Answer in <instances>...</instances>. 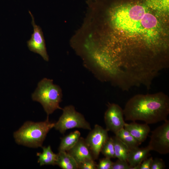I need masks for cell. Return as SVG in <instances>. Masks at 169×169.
<instances>
[{"label": "cell", "instance_id": "6da1fadb", "mask_svg": "<svg viewBox=\"0 0 169 169\" xmlns=\"http://www.w3.org/2000/svg\"><path fill=\"white\" fill-rule=\"evenodd\" d=\"M167 0H100L95 18L99 44L119 63L138 65L169 55Z\"/></svg>", "mask_w": 169, "mask_h": 169}, {"label": "cell", "instance_id": "7a4b0ae2", "mask_svg": "<svg viewBox=\"0 0 169 169\" xmlns=\"http://www.w3.org/2000/svg\"><path fill=\"white\" fill-rule=\"evenodd\" d=\"M123 110L127 120L147 124L165 121L169 114V98L162 92L136 94L128 101Z\"/></svg>", "mask_w": 169, "mask_h": 169}, {"label": "cell", "instance_id": "3957f363", "mask_svg": "<svg viewBox=\"0 0 169 169\" xmlns=\"http://www.w3.org/2000/svg\"><path fill=\"white\" fill-rule=\"evenodd\" d=\"M54 124L49 121V116L44 121H27L14 133L15 141L18 144L28 147H42L47 133L54 127Z\"/></svg>", "mask_w": 169, "mask_h": 169}, {"label": "cell", "instance_id": "277c9868", "mask_svg": "<svg viewBox=\"0 0 169 169\" xmlns=\"http://www.w3.org/2000/svg\"><path fill=\"white\" fill-rule=\"evenodd\" d=\"M62 97L60 87L54 84L52 79L46 78L38 83L37 88L32 95L33 100L41 104L48 116L56 110H62L59 106Z\"/></svg>", "mask_w": 169, "mask_h": 169}, {"label": "cell", "instance_id": "5b68a950", "mask_svg": "<svg viewBox=\"0 0 169 169\" xmlns=\"http://www.w3.org/2000/svg\"><path fill=\"white\" fill-rule=\"evenodd\" d=\"M62 110V115L54 126L60 133L64 134L67 130L74 128L91 130L90 124L81 114L76 110L73 106H66Z\"/></svg>", "mask_w": 169, "mask_h": 169}, {"label": "cell", "instance_id": "8992f818", "mask_svg": "<svg viewBox=\"0 0 169 169\" xmlns=\"http://www.w3.org/2000/svg\"><path fill=\"white\" fill-rule=\"evenodd\" d=\"M164 121L152 131L148 146L151 151L161 154L169 153V120Z\"/></svg>", "mask_w": 169, "mask_h": 169}, {"label": "cell", "instance_id": "52a82bcc", "mask_svg": "<svg viewBox=\"0 0 169 169\" xmlns=\"http://www.w3.org/2000/svg\"><path fill=\"white\" fill-rule=\"evenodd\" d=\"M108 131L106 129L96 124L85 139L94 160L98 158L103 146L109 138Z\"/></svg>", "mask_w": 169, "mask_h": 169}, {"label": "cell", "instance_id": "ba28073f", "mask_svg": "<svg viewBox=\"0 0 169 169\" xmlns=\"http://www.w3.org/2000/svg\"><path fill=\"white\" fill-rule=\"evenodd\" d=\"M124 116L123 110L118 105L109 103L104 114L106 129L116 134L124 128L125 123Z\"/></svg>", "mask_w": 169, "mask_h": 169}, {"label": "cell", "instance_id": "9c48e42d", "mask_svg": "<svg viewBox=\"0 0 169 169\" xmlns=\"http://www.w3.org/2000/svg\"><path fill=\"white\" fill-rule=\"evenodd\" d=\"M29 13L32 18L31 23L33 32L30 39L27 42L28 47L30 50L39 54L44 60L48 61L49 57L42 29L35 24L34 17L30 11H29Z\"/></svg>", "mask_w": 169, "mask_h": 169}, {"label": "cell", "instance_id": "30bf717a", "mask_svg": "<svg viewBox=\"0 0 169 169\" xmlns=\"http://www.w3.org/2000/svg\"><path fill=\"white\" fill-rule=\"evenodd\" d=\"M66 152L74 159L78 166L86 160H94L90 150L86 144L85 139L82 137H80L75 145Z\"/></svg>", "mask_w": 169, "mask_h": 169}, {"label": "cell", "instance_id": "8fae6325", "mask_svg": "<svg viewBox=\"0 0 169 169\" xmlns=\"http://www.w3.org/2000/svg\"><path fill=\"white\" fill-rule=\"evenodd\" d=\"M124 128L141 143L146 140L151 130L148 124H138L135 121L125 123Z\"/></svg>", "mask_w": 169, "mask_h": 169}, {"label": "cell", "instance_id": "7c38bea8", "mask_svg": "<svg viewBox=\"0 0 169 169\" xmlns=\"http://www.w3.org/2000/svg\"><path fill=\"white\" fill-rule=\"evenodd\" d=\"M150 151L148 146L144 148L138 146L130 149L127 161L131 167L130 169L141 164L147 157Z\"/></svg>", "mask_w": 169, "mask_h": 169}, {"label": "cell", "instance_id": "4fadbf2b", "mask_svg": "<svg viewBox=\"0 0 169 169\" xmlns=\"http://www.w3.org/2000/svg\"><path fill=\"white\" fill-rule=\"evenodd\" d=\"M57 154L56 165L63 169H78L76 162L67 152L60 151Z\"/></svg>", "mask_w": 169, "mask_h": 169}, {"label": "cell", "instance_id": "5bb4252c", "mask_svg": "<svg viewBox=\"0 0 169 169\" xmlns=\"http://www.w3.org/2000/svg\"><path fill=\"white\" fill-rule=\"evenodd\" d=\"M42 147L43 152L37 153L38 156V162L40 165H56L57 154L53 152L50 146Z\"/></svg>", "mask_w": 169, "mask_h": 169}, {"label": "cell", "instance_id": "9a60e30c", "mask_svg": "<svg viewBox=\"0 0 169 169\" xmlns=\"http://www.w3.org/2000/svg\"><path fill=\"white\" fill-rule=\"evenodd\" d=\"M80 136V132L75 131L62 137L59 147V151H68L76 143Z\"/></svg>", "mask_w": 169, "mask_h": 169}, {"label": "cell", "instance_id": "2e32d148", "mask_svg": "<svg viewBox=\"0 0 169 169\" xmlns=\"http://www.w3.org/2000/svg\"><path fill=\"white\" fill-rule=\"evenodd\" d=\"M115 135L127 146L129 150L139 146L141 143L124 128L119 131Z\"/></svg>", "mask_w": 169, "mask_h": 169}, {"label": "cell", "instance_id": "e0dca14e", "mask_svg": "<svg viewBox=\"0 0 169 169\" xmlns=\"http://www.w3.org/2000/svg\"><path fill=\"white\" fill-rule=\"evenodd\" d=\"M112 138L116 158L119 160L127 161L129 149L115 136Z\"/></svg>", "mask_w": 169, "mask_h": 169}, {"label": "cell", "instance_id": "ac0fdd59", "mask_svg": "<svg viewBox=\"0 0 169 169\" xmlns=\"http://www.w3.org/2000/svg\"><path fill=\"white\" fill-rule=\"evenodd\" d=\"M106 157L115 158L112 137H109L103 146L100 152Z\"/></svg>", "mask_w": 169, "mask_h": 169}, {"label": "cell", "instance_id": "d6986e66", "mask_svg": "<svg viewBox=\"0 0 169 169\" xmlns=\"http://www.w3.org/2000/svg\"><path fill=\"white\" fill-rule=\"evenodd\" d=\"M113 162L110 158L105 157L99 161L96 165L97 169H111Z\"/></svg>", "mask_w": 169, "mask_h": 169}, {"label": "cell", "instance_id": "ffe728a7", "mask_svg": "<svg viewBox=\"0 0 169 169\" xmlns=\"http://www.w3.org/2000/svg\"><path fill=\"white\" fill-rule=\"evenodd\" d=\"M97 164L93 159L86 160L78 166V169H96Z\"/></svg>", "mask_w": 169, "mask_h": 169}, {"label": "cell", "instance_id": "44dd1931", "mask_svg": "<svg viewBox=\"0 0 169 169\" xmlns=\"http://www.w3.org/2000/svg\"><path fill=\"white\" fill-rule=\"evenodd\" d=\"M131 167L127 161L118 159L113 162L111 169H130Z\"/></svg>", "mask_w": 169, "mask_h": 169}, {"label": "cell", "instance_id": "7402d4cb", "mask_svg": "<svg viewBox=\"0 0 169 169\" xmlns=\"http://www.w3.org/2000/svg\"><path fill=\"white\" fill-rule=\"evenodd\" d=\"M166 167L163 160L156 158L153 160L150 169H163Z\"/></svg>", "mask_w": 169, "mask_h": 169}, {"label": "cell", "instance_id": "603a6c76", "mask_svg": "<svg viewBox=\"0 0 169 169\" xmlns=\"http://www.w3.org/2000/svg\"><path fill=\"white\" fill-rule=\"evenodd\" d=\"M153 160L152 157L145 159L141 163L140 169H150Z\"/></svg>", "mask_w": 169, "mask_h": 169}]
</instances>
